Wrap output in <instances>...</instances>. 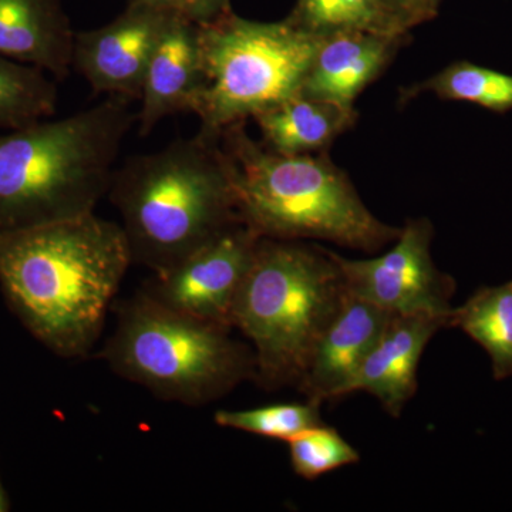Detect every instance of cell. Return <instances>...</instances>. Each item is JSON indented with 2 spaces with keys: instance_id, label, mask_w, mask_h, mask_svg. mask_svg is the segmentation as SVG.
Segmentation results:
<instances>
[{
  "instance_id": "1",
  "label": "cell",
  "mask_w": 512,
  "mask_h": 512,
  "mask_svg": "<svg viewBox=\"0 0 512 512\" xmlns=\"http://www.w3.org/2000/svg\"><path fill=\"white\" fill-rule=\"evenodd\" d=\"M133 264L124 229L92 214L0 232V286L46 348L89 355Z\"/></svg>"
},
{
  "instance_id": "2",
  "label": "cell",
  "mask_w": 512,
  "mask_h": 512,
  "mask_svg": "<svg viewBox=\"0 0 512 512\" xmlns=\"http://www.w3.org/2000/svg\"><path fill=\"white\" fill-rule=\"evenodd\" d=\"M131 258L153 274L241 221L231 161L220 137L198 131L161 150L127 158L109 192Z\"/></svg>"
},
{
  "instance_id": "3",
  "label": "cell",
  "mask_w": 512,
  "mask_h": 512,
  "mask_svg": "<svg viewBox=\"0 0 512 512\" xmlns=\"http://www.w3.org/2000/svg\"><path fill=\"white\" fill-rule=\"evenodd\" d=\"M131 103L106 96L73 116L0 134V232L92 214L137 120Z\"/></svg>"
},
{
  "instance_id": "4",
  "label": "cell",
  "mask_w": 512,
  "mask_h": 512,
  "mask_svg": "<svg viewBox=\"0 0 512 512\" xmlns=\"http://www.w3.org/2000/svg\"><path fill=\"white\" fill-rule=\"evenodd\" d=\"M241 221L262 238L328 241L375 254L400 228L366 207L349 175L328 153L284 156L249 136L247 121L222 131Z\"/></svg>"
},
{
  "instance_id": "5",
  "label": "cell",
  "mask_w": 512,
  "mask_h": 512,
  "mask_svg": "<svg viewBox=\"0 0 512 512\" xmlns=\"http://www.w3.org/2000/svg\"><path fill=\"white\" fill-rule=\"evenodd\" d=\"M345 293V279L330 249L292 239H259L231 319L232 328L251 342L259 386H299Z\"/></svg>"
},
{
  "instance_id": "6",
  "label": "cell",
  "mask_w": 512,
  "mask_h": 512,
  "mask_svg": "<svg viewBox=\"0 0 512 512\" xmlns=\"http://www.w3.org/2000/svg\"><path fill=\"white\" fill-rule=\"evenodd\" d=\"M100 356L123 379L185 406H205L256 379L254 350L231 329L175 311L144 289L117 306Z\"/></svg>"
},
{
  "instance_id": "7",
  "label": "cell",
  "mask_w": 512,
  "mask_h": 512,
  "mask_svg": "<svg viewBox=\"0 0 512 512\" xmlns=\"http://www.w3.org/2000/svg\"><path fill=\"white\" fill-rule=\"evenodd\" d=\"M198 29L202 84L192 113L211 137L301 94L320 40L288 18L255 22L232 10Z\"/></svg>"
},
{
  "instance_id": "8",
  "label": "cell",
  "mask_w": 512,
  "mask_h": 512,
  "mask_svg": "<svg viewBox=\"0 0 512 512\" xmlns=\"http://www.w3.org/2000/svg\"><path fill=\"white\" fill-rule=\"evenodd\" d=\"M434 227L412 218L386 254L349 259L336 254L348 291L394 315L451 316L456 281L440 271L431 254Z\"/></svg>"
},
{
  "instance_id": "9",
  "label": "cell",
  "mask_w": 512,
  "mask_h": 512,
  "mask_svg": "<svg viewBox=\"0 0 512 512\" xmlns=\"http://www.w3.org/2000/svg\"><path fill=\"white\" fill-rule=\"evenodd\" d=\"M261 238L238 222L154 274L143 289L175 311L232 329L235 299Z\"/></svg>"
},
{
  "instance_id": "10",
  "label": "cell",
  "mask_w": 512,
  "mask_h": 512,
  "mask_svg": "<svg viewBox=\"0 0 512 512\" xmlns=\"http://www.w3.org/2000/svg\"><path fill=\"white\" fill-rule=\"evenodd\" d=\"M171 16L138 2L101 28L74 33L72 67L94 94L140 101L151 56Z\"/></svg>"
},
{
  "instance_id": "11",
  "label": "cell",
  "mask_w": 512,
  "mask_h": 512,
  "mask_svg": "<svg viewBox=\"0 0 512 512\" xmlns=\"http://www.w3.org/2000/svg\"><path fill=\"white\" fill-rule=\"evenodd\" d=\"M392 315L346 288L338 312L320 336L296 389L319 404L342 399Z\"/></svg>"
},
{
  "instance_id": "12",
  "label": "cell",
  "mask_w": 512,
  "mask_h": 512,
  "mask_svg": "<svg viewBox=\"0 0 512 512\" xmlns=\"http://www.w3.org/2000/svg\"><path fill=\"white\" fill-rule=\"evenodd\" d=\"M410 37V33L383 35L363 30L320 37L302 96L355 109L360 94L389 69Z\"/></svg>"
},
{
  "instance_id": "13",
  "label": "cell",
  "mask_w": 512,
  "mask_h": 512,
  "mask_svg": "<svg viewBox=\"0 0 512 512\" xmlns=\"http://www.w3.org/2000/svg\"><path fill=\"white\" fill-rule=\"evenodd\" d=\"M450 328V316L393 315L343 397L372 394L392 417H400L417 392L421 356L433 336Z\"/></svg>"
},
{
  "instance_id": "14",
  "label": "cell",
  "mask_w": 512,
  "mask_h": 512,
  "mask_svg": "<svg viewBox=\"0 0 512 512\" xmlns=\"http://www.w3.org/2000/svg\"><path fill=\"white\" fill-rule=\"evenodd\" d=\"M201 84L200 29L171 16L147 67L136 114L140 136L167 117L192 113Z\"/></svg>"
},
{
  "instance_id": "15",
  "label": "cell",
  "mask_w": 512,
  "mask_h": 512,
  "mask_svg": "<svg viewBox=\"0 0 512 512\" xmlns=\"http://www.w3.org/2000/svg\"><path fill=\"white\" fill-rule=\"evenodd\" d=\"M74 30L63 0H0V55L64 80L73 59Z\"/></svg>"
},
{
  "instance_id": "16",
  "label": "cell",
  "mask_w": 512,
  "mask_h": 512,
  "mask_svg": "<svg viewBox=\"0 0 512 512\" xmlns=\"http://www.w3.org/2000/svg\"><path fill=\"white\" fill-rule=\"evenodd\" d=\"M357 119L356 109L302 94L254 117L262 143L284 156L328 153L340 136L356 126Z\"/></svg>"
},
{
  "instance_id": "17",
  "label": "cell",
  "mask_w": 512,
  "mask_h": 512,
  "mask_svg": "<svg viewBox=\"0 0 512 512\" xmlns=\"http://www.w3.org/2000/svg\"><path fill=\"white\" fill-rule=\"evenodd\" d=\"M450 328L463 330L487 352L495 380L512 377V281L474 292L453 308Z\"/></svg>"
},
{
  "instance_id": "18",
  "label": "cell",
  "mask_w": 512,
  "mask_h": 512,
  "mask_svg": "<svg viewBox=\"0 0 512 512\" xmlns=\"http://www.w3.org/2000/svg\"><path fill=\"white\" fill-rule=\"evenodd\" d=\"M421 94H433L441 100L467 101L494 113H507L512 110V74L460 60L423 82L402 87L400 106H406Z\"/></svg>"
},
{
  "instance_id": "19",
  "label": "cell",
  "mask_w": 512,
  "mask_h": 512,
  "mask_svg": "<svg viewBox=\"0 0 512 512\" xmlns=\"http://www.w3.org/2000/svg\"><path fill=\"white\" fill-rule=\"evenodd\" d=\"M57 86L39 67L0 55V134L56 113Z\"/></svg>"
},
{
  "instance_id": "20",
  "label": "cell",
  "mask_w": 512,
  "mask_h": 512,
  "mask_svg": "<svg viewBox=\"0 0 512 512\" xmlns=\"http://www.w3.org/2000/svg\"><path fill=\"white\" fill-rule=\"evenodd\" d=\"M293 25L313 36L363 30L383 35H407L380 0H296L288 16Z\"/></svg>"
},
{
  "instance_id": "21",
  "label": "cell",
  "mask_w": 512,
  "mask_h": 512,
  "mask_svg": "<svg viewBox=\"0 0 512 512\" xmlns=\"http://www.w3.org/2000/svg\"><path fill=\"white\" fill-rule=\"evenodd\" d=\"M322 404L281 403L249 410H218L214 421L225 429L245 431L265 439L291 441L303 431L322 424Z\"/></svg>"
},
{
  "instance_id": "22",
  "label": "cell",
  "mask_w": 512,
  "mask_h": 512,
  "mask_svg": "<svg viewBox=\"0 0 512 512\" xmlns=\"http://www.w3.org/2000/svg\"><path fill=\"white\" fill-rule=\"evenodd\" d=\"M288 443L293 471L308 481L360 461L356 448L323 423L303 431Z\"/></svg>"
},
{
  "instance_id": "23",
  "label": "cell",
  "mask_w": 512,
  "mask_h": 512,
  "mask_svg": "<svg viewBox=\"0 0 512 512\" xmlns=\"http://www.w3.org/2000/svg\"><path fill=\"white\" fill-rule=\"evenodd\" d=\"M188 20L194 25L202 26L220 19L231 12V0H127Z\"/></svg>"
},
{
  "instance_id": "24",
  "label": "cell",
  "mask_w": 512,
  "mask_h": 512,
  "mask_svg": "<svg viewBox=\"0 0 512 512\" xmlns=\"http://www.w3.org/2000/svg\"><path fill=\"white\" fill-rule=\"evenodd\" d=\"M384 9L406 30L430 22L437 16L431 0H380Z\"/></svg>"
},
{
  "instance_id": "25",
  "label": "cell",
  "mask_w": 512,
  "mask_h": 512,
  "mask_svg": "<svg viewBox=\"0 0 512 512\" xmlns=\"http://www.w3.org/2000/svg\"><path fill=\"white\" fill-rule=\"evenodd\" d=\"M8 510V503H6L5 493H3L2 485H0V512Z\"/></svg>"
},
{
  "instance_id": "26",
  "label": "cell",
  "mask_w": 512,
  "mask_h": 512,
  "mask_svg": "<svg viewBox=\"0 0 512 512\" xmlns=\"http://www.w3.org/2000/svg\"><path fill=\"white\" fill-rule=\"evenodd\" d=\"M441 2H443V0H431V5H433V8L436 9L437 12H439Z\"/></svg>"
}]
</instances>
